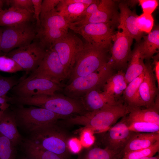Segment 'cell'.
<instances>
[{"mask_svg": "<svg viewBox=\"0 0 159 159\" xmlns=\"http://www.w3.org/2000/svg\"><path fill=\"white\" fill-rule=\"evenodd\" d=\"M2 31H3V28H1V27H0V55L5 54H3V53L1 51V36H2Z\"/></svg>", "mask_w": 159, "mask_h": 159, "instance_id": "obj_48", "label": "cell"}, {"mask_svg": "<svg viewBox=\"0 0 159 159\" xmlns=\"http://www.w3.org/2000/svg\"><path fill=\"white\" fill-rule=\"evenodd\" d=\"M14 111L17 127L30 134L42 126L67 118L44 108L31 106L17 105L11 108Z\"/></svg>", "mask_w": 159, "mask_h": 159, "instance_id": "obj_4", "label": "cell"}, {"mask_svg": "<svg viewBox=\"0 0 159 159\" xmlns=\"http://www.w3.org/2000/svg\"><path fill=\"white\" fill-rule=\"evenodd\" d=\"M17 127L15 115L11 108L9 107L0 114V133L10 140L16 147L22 142Z\"/></svg>", "mask_w": 159, "mask_h": 159, "instance_id": "obj_19", "label": "cell"}, {"mask_svg": "<svg viewBox=\"0 0 159 159\" xmlns=\"http://www.w3.org/2000/svg\"><path fill=\"white\" fill-rule=\"evenodd\" d=\"M16 148L10 140L0 133V159H15Z\"/></svg>", "mask_w": 159, "mask_h": 159, "instance_id": "obj_33", "label": "cell"}, {"mask_svg": "<svg viewBox=\"0 0 159 159\" xmlns=\"http://www.w3.org/2000/svg\"><path fill=\"white\" fill-rule=\"evenodd\" d=\"M126 115L106 131V132L104 134L102 139L105 148L121 153L135 133L128 128Z\"/></svg>", "mask_w": 159, "mask_h": 159, "instance_id": "obj_14", "label": "cell"}, {"mask_svg": "<svg viewBox=\"0 0 159 159\" xmlns=\"http://www.w3.org/2000/svg\"><path fill=\"white\" fill-rule=\"evenodd\" d=\"M62 89L61 84L30 74L27 77L21 78L10 91L14 96L28 97L42 95H52Z\"/></svg>", "mask_w": 159, "mask_h": 159, "instance_id": "obj_9", "label": "cell"}, {"mask_svg": "<svg viewBox=\"0 0 159 159\" xmlns=\"http://www.w3.org/2000/svg\"><path fill=\"white\" fill-rule=\"evenodd\" d=\"M21 144L25 153L29 158L32 159H65L40 147L29 138L24 140Z\"/></svg>", "mask_w": 159, "mask_h": 159, "instance_id": "obj_28", "label": "cell"}, {"mask_svg": "<svg viewBox=\"0 0 159 159\" xmlns=\"http://www.w3.org/2000/svg\"><path fill=\"white\" fill-rule=\"evenodd\" d=\"M34 8V17L36 20L37 29L41 27L40 16L41 12L42 0H32Z\"/></svg>", "mask_w": 159, "mask_h": 159, "instance_id": "obj_42", "label": "cell"}, {"mask_svg": "<svg viewBox=\"0 0 159 159\" xmlns=\"http://www.w3.org/2000/svg\"><path fill=\"white\" fill-rule=\"evenodd\" d=\"M9 97L6 95L0 97V114L10 107Z\"/></svg>", "mask_w": 159, "mask_h": 159, "instance_id": "obj_46", "label": "cell"}, {"mask_svg": "<svg viewBox=\"0 0 159 159\" xmlns=\"http://www.w3.org/2000/svg\"><path fill=\"white\" fill-rule=\"evenodd\" d=\"M133 39L123 31H118L113 35V44L108 62L113 69L118 71L127 68L131 54V47Z\"/></svg>", "mask_w": 159, "mask_h": 159, "instance_id": "obj_13", "label": "cell"}, {"mask_svg": "<svg viewBox=\"0 0 159 159\" xmlns=\"http://www.w3.org/2000/svg\"><path fill=\"white\" fill-rule=\"evenodd\" d=\"M126 117L128 123L143 122L159 125V109L153 107L144 109L141 108L131 109Z\"/></svg>", "mask_w": 159, "mask_h": 159, "instance_id": "obj_26", "label": "cell"}, {"mask_svg": "<svg viewBox=\"0 0 159 159\" xmlns=\"http://www.w3.org/2000/svg\"><path fill=\"white\" fill-rule=\"evenodd\" d=\"M21 79L15 76L6 77L0 74V97L6 95Z\"/></svg>", "mask_w": 159, "mask_h": 159, "instance_id": "obj_37", "label": "cell"}, {"mask_svg": "<svg viewBox=\"0 0 159 159\" xmlns=\"http://www.w3.org/2000/svg\"><path fill=\"white\" fill-rule=\"evenodd\" d=\"M85 44L76 35L68 32L55 43L53 48L64 67L68 79L77 57Z\"/></svg>", "mask_w": 159, "mask_h": 159, "instance_id": "obj_11", "label": "cell"}, {"mask_svg": "<svg viewBox=\"0 0 159 159\" xmlns=\"http://www.w3.org/2000/svg\"><path fill=\"white\" fill-rule=\"evenodd\" d=\"M138 2L142 9L143 13L152 14L158 5L157 0H139Z\"/></svg>", "mask_w": 159, "mask_h": 159, "instance_id": "obj_40", "label": "cell"}, {"mask_svg": "<svg viewBox=\"0 0 159 159\" xmlns=\"http://www.w3.org/2000/svg\"><path fill=\"white\" fill-rule=\"evenodd\" d=\"M109 52L87 43L85 44L76 58L68 78L69 83L76 78L89 74L102 67L109 60Z\"/></svg>", "mask_w": 159, "mask_h": 159, "instance_id": "obj_3", "label": "cell"}, {"mask_svg": "<svg viewBox=\"0 0 159 159\" xmlns=\"http://www.w3.org/2000/svg\"><path fill=\"white\" fill-rule=\"evenodd\" d=\"M118 4L115 1L100 0L98 9L89 17L70 24L80 26L89 23L109 24L117 27L119 25Z\"/></svg>", "mask_w": 159, "mask_h": 159, "instance_id": "obj_15", "label": "cell"}, {"mask_svg": "<svg viewBox=\"0 0 159 159\" xmlns=\"http://www.w3.org/2000/svg\"><path fill=\"white\" fill-rule=\"evenodd\" d=\"M59 1L60 0H42L40 16V21L46 14L55 8Z\"/></svg>", "mask_w": 159, "mask_h": 159, "instance_id": "obj_41", "label": "cell"}, {"mask_svg": "<svg viewBox=\"0 0 159 159\" xmlns=\"http://www.w3.org/2000/svg\"><path fill=\"white\" fill-rule=\"evenodd\" d=\"M136 26L141 32L148 34L153 28L154 19L152 14L143 13L136 19Z\"/></svg>", "mask_w": 159, "mask_h": 159, "instance_id": "obj_35", "label": "cell"}, {"mask_svg": "<svg viewBox=\"0 0 159 159\" xmlns=\"http://www.w3.org/2000/svg\"><path fill=\"white\" fill-rule=\"evenodd\" d=\"M4 3L5 0H0V11L2 9V7Z\"/></svg>", "mask_w": 159, "mask_h": 159, "instance_id": "obj_49", "label": "cell"}, {"mask_svg": "<svg viewBox=\"0 0 159 159\" xmlns=\"http://www.w3.org/2000/svg\"><path fill=\"white\" fill-rule=\"evenodd\" d=\"M129 108L121 101L101 110L87 112L82 115H74L67 118L69 125L84 126L94 132L106 131L116 123L118 120L127 115Z\"/></svg>", "mask_w": 159, "mask_h": 159, "instance_id": "obj_2", "label": "cell"}, {"mask_svg": "<svg viewBox=\"0 0 159 159\" xmlns=\"http://www.w3.org/2000/svg\"><path fill=\"white\" fill-rule=\"evenodd\" d=\"M114 27L109 24L89 23L75 26L70 24L69 28L81 35L86 43L110 51L112 45Z\"/></svg>", "mask_w": 159, "mask_h": 159, "instance_id": "obj_8", "label": "cell"}, {"mask_svg": "<svg viewBox=\"0 0 159 159\" xmlns=\"http://www.w3.org/2000/svg\"><path fill=\"white\" fill-rule=\"evenodd\" d=\"M87 112L97 111L120 102L100 90H92L80 99Z\"/></svg>", "mask_w": 159, "mask_h": 159, "instance_id": "obj_18", "label": "cell"}, {"mask_svg": "<svg viewBox=\"0 0 159 159\" xmlns=\"http://www.w3.org/2000/svg\"><path fill=\"white\" fill-rule=\"evenodd\" d=\"M113 70L108 62L99 70L75 79L64 88V95L72 98L80 99L92 90H100L114 74Z\"/></svg>", "mask_w": 159, "mask_h": 159, "instance_id": "obj_5", "label": "cell"}, {"mask_svg": "<svg viewBox=\"0 0 159 159\" xmlns=\"http://www.w3.org/2000/svg\"><path fill=\"white\" fill-rule=\"evenodd\" d=\"M145 63V67L143 79L138 89L139 94L143 107H153L158 90L151 65L149 61Z\"/></svg>", "mask_w": 159, "mask_h": 159, "instance_id": "obj_16", "label": "cell"}, {"mask_svg": "<svg viewBox=\"0 0 159 159\" xmlns=\"http://www.w3.org/2000/svg\"><path fill=\"white\" fill-rule=\"evenodd\" d=\"M23 159H32V158H31L28 157V158H24Z\"/></svg>", "mask_w": 159, "mask_h": 159, "instance_id": "obj_52", "label": "cell"}, {"mask_svg": "<svg viewBox=\"0 0 159 159\" xmlns=\"http://www.w3.org/2000/svg\"><path fill=\"white\" fill-rule=\"evenodd\" d=\"M4 27L3 28L1 49L5 54L15 49L30 44L35 39L37 29L33 21Z\"/></svg>", "mask_w": 159, "mask_h": 159, "instance_id": "obj_7", "label": "cell"}, {"mask_svg": "<svg viewBox=\"0 0 159 159\" xmlns=\"http://www.w3.org/2000/svg\"><path fill=\"white\" fill-rule=\"evenodd\" d=\"M95 1V0H60L61 3L67 4L72 3H80L90 5Z\"/></svg>", "mask_w": 159, "mask_h": 159, "instance_id": "obj_47", "label": "cell"}, {"mask_svg": "<svg viewBox=\"0 0 159 159\" xmlns=\"http://www.w3.org/2000/svg\"><path fill=\"white\" fill-rule=\"evenodd\" d=\"M159 150V140L145 149L132 151L123 155L120 159H140L153 156Z\"/></svg>", "mask_w": 159, "mask_h": 159, "instance_id": "obj_32", "label": "cell"}, {"mask_svg": "<svg viewBox=\"0 0 159 159\" xmlns=\"http://www.w3.org/2000/svg\"><path fill=\"white\" fill-rule=\"evenodd\" d=\"M21 71L22 68L12 59L5 54L0 55V71L14 73Z\"/></svg>", "mask_w": 159, "mask_h": 159, "instance_id": "obj_36", "label": "cell"}, {"mask_svg": "<svg viewBox=\"0 0 159 159\" xmlns=\"http://www.w3.org/2000/svg\"><path fill=\"white\" fill-rule=\"evenodd\" d=\"M120 9L119 25L117 28L135 39L136 42L141 41L143 33L140 32L136 24V19L138 16L134 11L129 8L125 1H121L118 5Z\"/></svg>", "mask_w": 159, "mask_h": 159, "instance_id": "obj_17", "label": "cell"}, {"mask_svg": "<svg viewBox=\"0 0 159 159\" xmlns=\"http://www.w3.org/2000/svg\"><path fill=\"white\" fill-rule=\"evenodd\" d=\"M153 59V64L154 66L153 69L154 75L157 82V86L159 88V55L158 53L152 57Z\"/></svg>", "mask_w": 159, "mask_h": 159, "instance_id": "obj_45", "label": "cell"}, {"mask_svg": "<svg viewBox=\"0 0 159 159\" xmlns=\"http://www.w3.org/2000/svg\"><path fill=\"white\" fill-rule=\"evenodd\" d=\"M67 146L69 150L74 153H79L82 147L79 139L75 138H72L68 140Z\"/></svg>", "mask_w": 159, "mask_h": 159, "instance_id": "obj_43", "label": "cell"}, {"mask_svg": "<svg viewBox=\"0 0 159 159\" xmlns=\"http://www.w3.org/2000/svg\"><path fill=\"white\" fill-rule=\"evenodd\" d=\"M100 2V0H95L94 2L89 5L84 12L81 20L87 18L94 13L98 9Z\"/></svg>", "mask_w": 159, "mask_h": 159, "instance_id": "obj_44", "label": "cell"}, {"mask_svg": "<svg viewBox=\"0 0 159 159\" xmlns=\"http://www.w3.org/2000/svg\"><path fill=\"white\" fill-rule=\"evenodd\" d=\"M150 158V157H146L142 158L140 159H149Z\"/></svg>", "mask_w": 159, "mask_h": 159, "instance_id": "obj_51", "label": "cell"}, {"mask_svg": "<svg viewBox=\"0 0 159 159\" xmlns=\"http://www.w3.org/2000/svg\"><path fill=\"white\" fill-rule=\"evenodd\" d=\"M42 29H57L68 30L69 25L55 8L40 20Z\"/></svg>", "mask_w": 159, "mask_h": 159, "instance_id": "obj_30", "label": "cell"}, {"mask_svg": "<svg viewBox=\"0 0 159 159\" xmlns=\"http://www.w3.org/2000/svg\"><path fill=\"white\" fill-rule=\"evenodd\" d=\"M45 52L46 50L35 39L30 44L15 49L5 55L15 61L27 74L38 67Z\"/></svg>", "mask_w": 159, "mask_h": 159, "instance_id": "obj_10", "label": "cell"}, {"mask_svg": "<svg viewBox=\"0 0 159 159\" xmlns=\"http://www.w3.org/2000/svg\"><path fill=\"white\" fill-rule=\"evenodd\" d=\"M127 85L125 72L122 70L118 71L108 79L103 88V91L118 101Z\"/></svg>", "mask_w": 159, "mask_h": 159, "instance_id": "obj_23", "label": "cell"}, {"mask_svg": "<svg viewBox=\"0 0 159 159\" xmlns=\"http://www.w3.org/2000/svg\"><path fill=\"white\" fill-rule=\"evenodd\" d=\"M68 30L57 29L37 30L35 39L46 50L53 48L56 42L68 32Z\"/></svg>", "mask_w": 159, "mask_h": 159, "instance_id": "obj_27", "label": "cell"}, {"mask_svg": "<svg viewBox=\"0 0 159 159\" xmlns=\"http://www.w3.org/2000/svg\"><path fill=\"white\" fill-rule=\"evenodd\" d=\"M30 74L48 79L59 84L68 77L64 67L53 48L46 50L40 64Z\"/></svg>", "mask_w": 159, "mask_h": 159, "instance_id": "obj_12", "label": "cell"}, {"mask_svg": "<svg viewBox=\"0 0 159 159\" xmlns=\"http://www.w3.org/2000/svg\"><path fill=\"white\" fill-rule=\"evenodd\" d=\"M158 140H159V132H135L122 151L121 157L130 152L148 148Z\"/></svg>", "mask_w": 159, "mask_h": 159, "instance_id": "obj_22", "label": "cell"}, {"mask_svg": "<svg viewBox=\"0 0 159 159\" xmlns=\"http://www.w3.org/2000/svg\"><path fill=\"white\" fill-rule=\"evenodd\" d=\"M131 131L138 133L159 132V125L147 122H135L128 123Z\"/></svg>", "mask_w": 159, "mask_h": 159, "instance_id": "obj_34", "label": "cell"}, {"mask_svg": "<svg viewBox=\"0 0 159 159\" xmlns=\"http://www.w3.org/2000/svg\"><path fill=\"white\" fill-rule=\"evenodd\" d=\"M121 153L107 148L95 147L90 149L81 159H120Z\"/></svg>", "mask_w": 159, "mask_h": 159, "instance_id": "obj_31", "label": "cell"}, {"mask_svg": "<svg viewBox=\"0 0 159 159\" xmlns=\"http://www.w3.org/2000/svg\"><path fill=\"white\" fill-rule=\"evenodd\" d=\"M11 102L17 105H29L45 109L66 118L87 112L81 100L65 95H39L28 97L13 96Z\"/></svg>", "mask_w": 159, "mask_h": 159, "instance_id": "obj_1", "label": "cell"}, {"mask_svg": "<svg viewBox=\"0 0 159 159\" xmlns=\"http://www.w3.org/2000/svg\"><path fill=\"white\" fill-rule=\"evenodd\" d=\"M144 72L127 84L123 92L125 104L130 109L143 107L139 96L138 89L144 77Z\"/></svg>", "mask_w": 159, "mask_h": 159, "instance_id": "obj_25", "label": "cell"}, {"mask_svg": "<svg viewBox=\"0 0 159 159\" xmlns=\"http://www.w3.org/2000/svg\"><path fill=\"white\" fill-rule=\"evenodd\" d=\"M143 41L136 42L132 51L128 62L125 77L128 84L135 79L140 76L144 71L145 63L142 51Z\"/></svg>", "mask_w": 159, "mask_h": 159, "instance_id": "obj_20", "label": "cell"}, {"mask_svg": "<svg viewBox=\"0 0 159 159\" xmlns=\"http://www.w3.org/2000/svg\"><path fill=\"white\" fill-rule=\"evenodd\" d=\"M142 51L144 59L149 61L156 53H158L159 29L158 26L153 29L146 36L143 37Z\"/></svg>", "mask_w": 159, "mask_h": 159, "instance_id": "obj_29", "label": "cell"}, {"mask_svg": "<svg viewBox=\"0 0 159 159\" xmlns=\"http://www.w3.org/2000/svg\"><path fill=\"white\" fill-rule=\"evenodd\" d=\"M10 6L25 10L34 14V8L32 0H7L5 3Z\"/></svg>", "mask_w": 159, "mask_h": 159, "instance_id": "obj_38", "label": "cell"}, {"mask_svg": "<svg viewBox=\"0 0 159 159\" xmlns=\"http://www.w3.org/2000/svg\"><path fill=\"white\" fill-rule=\"evenodd\" d=\"M57 122L38 129L30 134L29 139L42 148L65 159L69 150L68 139Z\"/></svg>", "mask_w": 159, "mask_h": 159, "instance_id": "obj_6", "label": "cell"}, {"mask_svg": "<svg viewBox=\"0 0 159 159\" xmlns=\"http://www.w3.org/2000/svg\"><path fill=\"white\" fill-rule=\"evenodd\" d=\"M89 6L80 3L64 4L59 2L56 9L70 25L82 19L84 12Z\"/></svg>", "mask_w": 159, "mask_h": 159, "instance_id": "obj_24", "label": "cell"}, {"mask_svg": "<svg viewBox=\"0 0 159 159\" xmlns=\"http://www.w3.org/2000/svg\"><path fill=\"white\" fill-rule=\"evenodd\" d=\"M149 159H159V156L158 155L155 156H152L150 157Z\"/></svg>", "mask_w": 159, "mask_h": 159, "instance_id": "obj_50", "label": "cell"}, {"mask_svg": "<svg viewBox=\"0 0 159 159\" xmlns=\"http://www.w3.org/2000/svg\"><path fill=\"white\" fill-rule=\"evenodd\" d=\"M93 132L90 129L83 128L81 130L79 140L82 147L88 148L94 143Z\"/></svg>", "mask_w": 159, "mask_h": 159, "instance_id": "obj_39", "label": "cell"}, {"mask_svg": "<svg viewBox=\"0 0 159 159\" xmlns=\"http://www.w3.org/2000/svg\"><path fill=\"white\" fill-rule=\"evenodd\" d=\"M33 14L23 9L13 6L0 11V27L16 26L33 21Z\"/></svg>", "mask_w": 159, "mask_h": 159, "instance_id": "obj_21", "label": "cell"}]
</instances>
